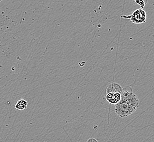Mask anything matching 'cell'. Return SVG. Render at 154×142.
<instances>
[{
    "label": "cell",
    "instance_id": "6da1fadb",
    "mask_svg": "<svg viewBox=\"0 0 154 142\" xmlns=\"http://www.w3.org/2000/svg\"><path fill=\"white\" fill-rule=\"evenodd\" d=\"M139 107L138 97L130 89V91L123 89L121 99L115 105V111L120 118H125L132 114Z\"/></svg>",
    "mask_w": 154,
    "mask_h": 142
},
{
    "label": "cell",
    "instance_id": "7a4b0ae2",
    "mask_svg": "<svg viewBox=\"0 0 154 142\" xmlns=\"http://www.w3.org/2000/svg\"><path fill=\"white\" fill-rule=\"evenodd\" d=\"M125 19L130 20L131 23L139 24L145 23L146 21V13L142 8L135 10L131 15L121 16Z\"/></svg>",
    "mask_w": 154,
    "mask_h": 142
},
{
    "label": "cell",
    "instance_id": "3957f363",
    "mask_svg": "<svg viewBox=\"0 0 154 142\" xmlns=\"http://www.w3.org/2000/svg\"><path fill=\"white\" fill-rule=\"evenodd\" d=\"M106 99L109 103L116 105L119 102L121 99V93L114 92L107 93Z\"/></svg>",
    "mask_w": 154,
    "mask_h": 142
},
{
    "label": "cell",
    "instance_id": "277c9868",
    "mask_svg": "<svg viewBox=\"0 0 154 142\" xmlns=\"http://www.w3.org/2000/svg\"><path fill=\"white\" fill-rule=\"evenodd\" d=\"M123 91V89L119 84L117 83H112L108 86L106 92L107 93H114V92H120L121 93Z\"/></svg>",
    "mask_w": 154,
    "mask_h": 142
},
{
    "label": "cell",
    "instance_id": "5b68a950",
    "mask_svg": "<svg viewBox=\"0 0 154 142\" xmlns=\"http://www.w3.org/2000/svg\"><path fill=\"white\" fill-rule=\"evenodd\" d=\"M27 104L28 103L26 100H20L16 102L15 107L18 110L23 111L27 108Z\"/></svg>",
    "mask_w": 154,
    "mask_h": 142
},
{
    "label": "cell",
    "instance_id": "8992f818",
    "mask_svg": "<svg viewBox=\"0 0 154 142\" xmlns=\"http://www.w3.org/2000/svg\"><path fill=\"white\" fill-rule=\"evenodd\" d=\"M135 1L136 4H139L142 9L144 8L145 4L147 3V1H145V0H135Z\"/></svg>",
    "mask_w": 154,
    "mask_h": 142
},
{
    "label": "cell",
    "instance_id": "52a82bcc",
    "mask_svg": "<svg viewBox=\"0 0 154 142\" xmlns=\"http://www.w3.org/2000/svg\"><path fill=\"white\" fill-rule=\"evenodd\" d=\"M87 142H98L95 138H91L88 140Z\"/></svg>",
    "mask_w": 154,
    "mask_h": 142
}]
</instances>
